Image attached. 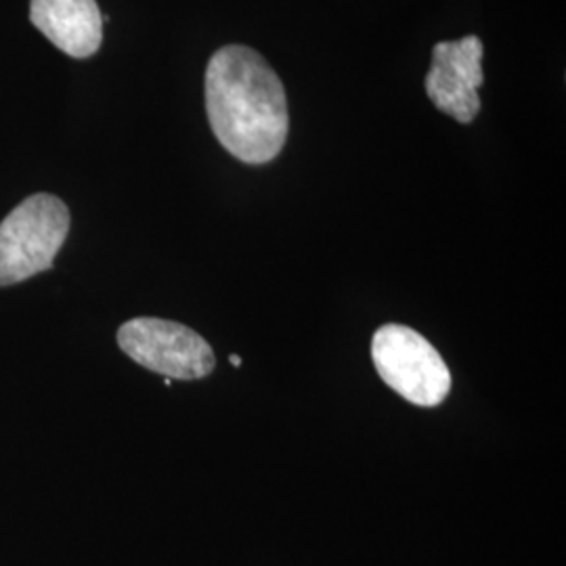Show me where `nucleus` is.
I'll use <instances>...</instances> for the list:
<instances>
[{
  "label": "nucleus",
  "mask_w": 566,
  "mask_h": 566,
  "mask_svg": "<svg viewBox=\"0 0 566 566\" xmlns=\"http://www.w3.org/2000/svg\"><path fill=\"white\" fill-rule=\"evenodd\" d=\"M229 364L235 365V367H240V365H242V357H238V355H231V357H229Z\"/></svg>",
  "instance_id": "0eeeda50"
},
{
  "label": "nucleus",
  "mask_w": 566,
  "mask_h": 566,
  "mask_svg": "<svg viewBox=\"0 0 566 566\" xmlns=\"http://www.w3.org/2000/svg\"><path fill=\"white\" fill-rule=\"evenodd\" d=\"M118 344L133 361L170 380H200L214 369L212 346L177 322L130 319L118 329Z\"/></svg>",
  "instance_id": "20e7f679"
},
{
  "label": "nucleus",
  "mask_w": 566,
  "mask_h": 566,
  "mask_svg": "<svg viewBox=\"0 0 566 566\" xmlns=\"http://www.w3.org/2000/svg\"><path fill=\"white\" fill-rule=\"evenodd\" d=\"M30 20L70 57H91L102 46L103 18L95 0H32Z\"/></svg>",
  "instance_id": "423d86ee"
},
{
  "label": "nucleus",
  "mask_w": 566,
  "mask_h": 566,
  "mask_svg": "<svg viewBox=\"0 0 566 566\" xmlns=\"http://www.w3.org/2000/svg\"><path fill=\"white\" fill-rule=\"evenodd\" d=\"M483 84V42L479 36L439 42L426 76V93L453 120H474L481 112L479 86Z\"/></svg>",
  "instance_id": "39448f33"
},
{
  "label": "nucleus",
  "mask_w": 566,
  "mask_h": 566,
  "mask_svg": "<svg viewBox=\"0 0 566 566\" xmlns=\"http://www.w3.org/2000/svg\"><path fill=\"white\" fill-rule=\"evenodd\" d=\"M70 231V212L60 198L39 193L0 223V287L25 282L51 269Z\"/></svg>",
  "instance_id": "f03ea898"
},
{
  "label": "nucleus",
  "mask_w": 566,
  "mask_h": 566,
  "mask_svg": "<svg viewBox=\"0 0 566 566\" xmlns=\"http://www.w3.org/2000/svg\"><path fill=\"white\" fill-rule=\"evenodd\" d=\"M206 112L214 137L245 164L275 160L290 114L280 76L261 53L242 44L219 49L206 70Z\"/></svg>",
  "instance_id": "f257e3e1"
},
{
  "label": "nucleus",
  "mask_w": 566,
  "mask_h": 566,
  "mask_svg": "<svg viewBox=\"0 0 566 566\" xmlns=\"http://www.w3.org/2000/svg\"><path fill=\"white\" fill-rule=\"evenodd\" d=\"M371 357L380 378L405 401L437 407L446 401L451 374L432 344L411 327L382 325L371 340Z\"/></svg>",
  "instance_id": "7ed1b4c3"
}]
</instances>
